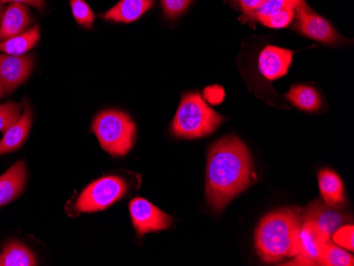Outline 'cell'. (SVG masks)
Segmentation results:
<instances>
[{
  "instance_id": "1",
  "label": "cell",
  "mask_w": 354,
  "mask_h": 266,
  "mask_svg": "<svg viewBox=\"0 0 354 266\" xmlns=\"http://www.w3.org/2000/svg\"><path fill=\"white\" fill-rule=\"evenodd\" d=\"M254 180L252 156L238 137L226 136L212 144L206 168V198L210 207L222 210Z\"/></svg>"
},
{
  "instance_id": "2",
  "label": "cell",
  "mask_w": 354,
  "mask_h": 266,
  "mask_svg": "<svg viewBox=\"0 0 354 266\" xmlns=\"http://www.w3.org/2000/svg\"><path fill=\"white\" fill-rule=\"evenodd\" d=\"M301 216L293 209H279L266 214L254 234V245L262 261L276 263L299 253Z\"/></svg>"
},
{
  "instance_id": "3",
  "label": "cell",
  "mask_w": 354,
  "mask_h": 266,
  "mask_svg": "<svg viewBox=\"0 0 354 266\" xmlns=\"http://www.w3.org/2000/svg\"><path fill=\"white\" fill-rule=\"evenodd\" d=\"M223 121L224 117L209 106L202 95L187 93L177 108L171 131L178 138H201L214 133Z\"/></svg>"
},
{
  "instance_id": "4",
  "label": "cell",
  "mask_w": 354,
  "mask_h": 266,
  "mask_svg": "<svg viewBox=\"0 0 354 266\" xmlns=\"http://www.w3.org/2000/svg\"><path fill=\"white\" fill-rule=\"evenodd\" d=\"M93 132L101 146L113 156H124L136 142V124L121 111H104L95 117Z\"/></svg>"
},
{
  "instance_id": "5",
  "label": "cell",
  "mask_w": 354,
  "mask_h": 266,
  "mask_svg": "<svg viewBox=\"0 0 354 266\" xmlns=\"http://www.w3.org/2000/svg\"><path fill=\"white\" fill-rule=\"evenodd\" d=\"M129 184L119 176H105L85 188L75 204L77 213L101 211L122 198Z\"/></svg>"
},
{
  "instance_id": "6",
  "label": "cell",
  "mask_w": 354,
  "mask_h": 266,
  "mask_svg": "<svg viewBox=\"0 0 354 266\" xmlns=\"http://www.w3.org/2000/svg\"><path fill=\"white\" fill-rule=\"evenodd\" d=\"M296 21L294 29L304 37L326 45H334L341 41V35L333 26L325 19L314 12L304 0H298L295 6Z\"/></svg>"
},
{
  "instance_id": "7",
  "label": "cell",
  "mask_w": 354,
  "mask_h": 266,
  "mask_svg": "<svg viewBox=\"0 0 354 266\" xmlns=\"http://www.w3.org/2000/svg\"><path fill=\"white\" fill-rule=\"evenodd\" d=\"M131 218L138 236L167 229L173 224V218L142 198L130 202Z\"/></svg>"
},
{
  "instance_id": "8",
  "label": "cell",
  "mask_w": 354,
  "mask_h": 266,
  "mask_svg": "<svg viewBox=\"0 0 354 266\" xmlns=\"http://www.w3.org/2000/svg\"><path fill=\"white\" fill-rule=\"evenodd\" d=\"M330 241L313 224L304 221L299 231V253L291 264L294 265H319L324 246Z\"/></svg>"
},
{
  "instance_id": "9",
  "label": "cell",
  "mask_w": 354,
  "mask_h": 266,
  "mask_svg": "<svg viewBox=\"0 0 354 266\" xmlns=\"http://www.w3.org/2000/svg\"><path fill=\"white\" fill-rule=\"evenodd\" d=\"M33 69L32 55H0V81L6 93L15 91L31 75Z\"/></svg>"
},
{
  "instance_id": "10",
  "label": "cell",
  "mask_w": 354,
  "mask_h": 266,
  "mask_svg": "<svg viewBox=\"0 0 354 266\" xmlns=\"http://www.w3.org/2000/svg\"><path fill=\"white\" fill-rule=\"evenodd\" d=\"M304 221L313 224L324 236L330 239L332 234L343 225L346 216L339 208L315 202L308 207Z\"/></svg>"
},
{
  "instance_id": "11",
  "label": "cell",
  "mask_w": 354,
  "mask_h": 266,
  "mask_svg": "<svg viewBox=\"0 0 354 266\" xmlns=\"http://www.w3.org/2000/svg\"><path fill=\"white\" fill-rule=\"evenodd\" d=\"M293 61V51L276 46H266L259 57V70L268 80L274 81L288 73Z\"/></svg>"
},
{
  "instance_id": "12",
  "label": "cell",
  "mask_w": 354,
  "mask_h": 266,
  "mask_svg": "<svg viewBox=\"0 0 354 266\" xmlns=\"http://www.w3.org/2000/svg\"><path fill=\"white\" fill-rule=\"evenodd\" d=\"M31 14L23 3H12L0 19V41L26 32L31 23Z\"/></svg>"
},
{
  "instance_id": "13",
  "label": "cell",
  "mask_w": 354,
  "mask_h": 266,
  "mask_svg": "<svg viewBox=\"0 0 354 266\" xmlns=\"http://www.w3.org/2000/svg\"><path fill=\"white\" fill-rule=\"evenodd\" d=\"M155 0H120L115 7L101 14L105 21L130 23L138 21L143 14L154 7Z\"/></svg>"
},
{
  "instance_id": "14",
  "label": "cell",
  "mask_w": 354,
  "mask_h": 266,
  "mask_svg": "<svg viewBox=\"0 0 354 266\" xmlns=\"http://www.w3.org/2000/svg\"><path fill=\"white\" fill-rule=\"evenodd\" d=\"M27 180L25 162H17L0 176V207L15 200L23 191Z\"/></svg>"
},
{
  "instance_id": "15",
  "label": "cell",
  "mask_w": 354,
  "mask_h": 266,
  "mask_svg": "<svg viewBox=\"0 0 354 266\" xmlns=\"http://www.w3.org/2000/svg\"><path fill=\"white\" fill-rule=\"evenodd\" d=\"M32 119L33 117H32L31 108L29 105L25 104V109L21 119L3 133V139L0 140V155L13 152L23 146L29 135Z\"/></svg>"
},
{
  "instance_id": "16",
  "label": "cell",
  "mask_w": 354,
  "mask_h": 266,
  "mask_svg": "<svg viewBox=\"0 0 354 266\" xmlns=\"http://www.w3.org/2000/svg\"><path fill=\"white\" fill-rule=\"evenodd\" d=\"M320 196L327 205L334 208L343 207L346 204L345 190L339 174L324 169L318 173Z\"/></svg>"
},
{
  "instance_id": "17",
  "label": "cell",
  "mask_w": 354,
  "mask_h": 266,
  "mask_svg": "<svg viewBox=\"0 0 354 266\" xmlns=\"http://www.w3.org/2000/svg\"><path fill=\"white\" fill-rule=\"evenodd\" d=\"M286 97L302 112H317L323 105V100L318 91L309 85H294Z\"/></svg>"
},
{
  "instance_id": "18",
  "label": "cell",
  "mask_w": 354,
  "mask_h": 266,
  "mask_svg": "<svg viewBox=\"0 0 354 266\" xmlns=\"http://www.w3.org/2000/svg\"><path fill=\"white\" fill-rule=\"evenodd\" d=\"M39 28L35 26L26 32L0 41V51L9 55H23L35 48L39 41Z\"/></svg>"
},
{
  "instance_id": "19",
  "label": "cell",
  "mask_w": 354,
  "mask_h": 266,
  "mask_svg": "<svg viewBox=\"0 0 354 266\" xmlns=\"http://www.w3.org/2000/svg\"><path fill=\"white\" fill-rule=\"evenodd\" d=\"M37 263L35 254L21 242H9L0 254V266H33Z\"/></svg>"
},
{
  "instance_id": "20",
  "label": "cell",
  "mask_w": 354,
  "mask_h": 266,
  "mask_svg": "<svg viewBox=\"0 0 354 266\" xmlns=\"http://www.w3.org/2000/svg\"><path fill=\"white\" fill-rule=\"evenodd\" d=\"M319 265L352 266L354 265V258L343 248L328 241L320 256Z\"/></svg>"
},
{
  "instance_id": "21",
  "label": "cell",
  "mask_w": 354,
  "mask_h": 266,
  "mask_svg": "<svg viewBox=\"0 0 354 266\" xmlns=\"http://www.w3.org/2000/svg\"><path fill=\"white\" fill-rule=\"evenodd\" d=\"M298 0H263L261 5L257 8L254 14V21H262L270 19L288 5H296Z\"/></svg>"
},
{
  "instance_id": "22",
  "label": "cell",
  "mask_w": 354,
  "mask_h": 266,
  "mask_svg": "<svg viewBox=\"0 0 354 266\" xmlns=\"http://www.w3.org/2000/svg\"><path fill=\"white\" fill-rule=\"evenodd\" d=\"M23 115L21 103L8 102L0 104V132L5 133L15 124Z\"/></svg>"
},
{
  "instance_id": "23",
  "label": "cell",
  "mask_w": 354,
  "mask_h": 266,
  "mask_svg": "<svg viewBox=\"0 0 354 266\" xmlns=\"http://www.w3.org/2000/svg\"><path fill=\"white\" fill-rule=\"evenodd\" d=\"M69 3L75 21L87 29L91 28L95 23V15L88 3L85 0H69Z\"/></svg>"
},
{
  "instance_id": "24",
  "label": "cell",
  "mask_w": 354,
  "mask_h": 266,
  "mask_svg": "<svg viewBox=\"0 0 354 266\" xmlns=\"http://www.w3.org/2000/svg\"><path fill=\"white\" fill-rule=\"evenodd\" d=\"M295 6H286L275 15H272L270 19L262 21V25L272 28V29H283V28L288 27V25H291L292 21L295 19Z\"/></svg>"
},
{
  "instance_id": "25",
  "label": "cell",
  "mask_w": 354,
  "mask_h": 266,
  "mask_svg": "<svg viewBox=\"0 0 354 266\" xmlns=\"http://www.w3.org/2000/svg\"><path fill=\"white\" fill-rule=\"evenodd\" d=\"M192 0H160L165 15L168 19H176L180 17L190 6Z\"/></svg>"
},
{
  "instance_id": "26",
  "label": "cell",
  "mask_w": 354,
  "mask_h": 266,
  "mask_svg": "<svg viewBox=\"0 0 354 266\" xmlns=\"http://www.w3.org/2000/svg\"><path fill=\"white\" fill-rule=\"evenodd\" d=\"M353 229V225L341 226L332 234L334 243L352 251L354 249Z\"/></svg>"
},
{
  "instance_id": "27",
  "label": "cell",
  "mask_w": 354,
  "mask_h": 266,
  "mask_svg": "<svg viewBox=\"0 0 354 266\" xmlns=\"http://www.w3.org/2000/svg\"><path fill=\"white\" fill-rule=\"evenodd\" d=\"M225 98V91L223 87L218 85H214V86H208L204 89V99L206 102L210 104H220L223 102Z\"/></svg>"
},
{
  "instance_id": "28",
  "label": "cell",
  "mask_w": 354,
  "mask_h": 266,
  "mask_svg": "<svg viewBox=\"0 0 354 266\" xmlns=\"http://www.w3.org/2000/svg\"><path fill=\"white\" fill-rule=\"evenodd\" d=\"M250 19H254V11L261 5L263 0H230Z\"/></svg>"
},
{
  "instance_id": "29",
  "label": "cell",
  "mask_w": 354,
  "mask_h": 266,
  "mask_svg": "<svg viewBox=\"0 0 354 266\" xmlns=\"http://www.w3.org/2000/svg\"><path fill=\"white\" fill-rule=\"evenodd\" d=\"M3 3H25L32 7L37 8V10H41L44 8V0H1Z\"/></svg>"
},
{
  "instance_id": "30",
  "label": "cell",
  "mask_w": 354,
  "mask_h": 266,
  "mask_svg": "<svg viewBox=\"0 0 354 266\" xmlns=\"http://www.w3.org/2000/svg\"><path fill=\"white\" fill-rule=\"evenodd\" d=\"M5 93H6L5 86H3V83L0 81V97H3Z\"/></svg>"
}]
</instances>
